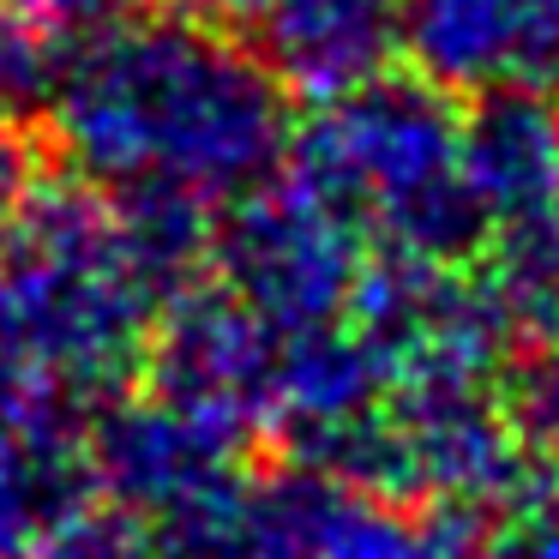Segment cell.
Returning <instances> with one entry per match:
<instances>
[{"instance_id": "7a4b0ae2", "label": "cell", "mask_w": 559, "mask_h": 559, "mask_svg": "<svg viewBox=\"0 0 559 559\" xmlns=\"http://www.w3.org/2000/svg\"><path fill=\"white\" fill-rule=\"evenodd\" d=\"M157 307L121 253L109 193L31 187L0 247V319L61 397H115L145 373Z\"/></svg>"}, {"instance_id": "4fadbf2b", "label": "cell", "mask_w": 559, "mask_h": 559, "mask_svg": "<svg viewBox=\"0 0 559 559\" xmlns=\"http://www.w3.org/2000/svg\"><path fill=\"white\" fill-rule=\"evenodd\" d=\"M499 403H506L530 457H559V349L530 343L499 367Z\"/></svg>"}, {"instance_id": "5b68a950", "label": "cell", "mask_w": 559, "mask_h": 559, "mask_svg": "<svg viewBox=\"0 0 559 559\" xmlns=\"http://www.w3.org/2000/svg\"><path fill=\"white\" fill-rule=\"evenodd\" d=\"M277 373L283 337L223 283H193L163 301L145 343L151 391L235 439H247L253 427H277Z\"/></svg>"}, {"instance_id": "8fae6325", "label": "cell", "mask_w": 559, "mask_h": 559, "mask_svg": "<svg viewBox=\"0 0 559 559\" xmlns=\"http://www.w3.org/2000/svg\"><path fill=\"white\" fill-rule=\"evenodd\" d=\"M91 493H97V469H91L85 433H73L67 415L7 427L0 433V559H37V547L73 511H85Z\"/></svg>"}, {"instance_id": "30bf717a", "label": "cell", "mask_w": 559, "mask_h": 559, "mask_svg": "<svg viewBox=\"0 0 559 559\" xmlns=\"http://www.w3.org/2000/svg\"><path fill=\"white\" fill-rule=\"evenodd\" d=\"M385 379H397V367L385 361L373 337L361 325H313L283 337V373H277V433H289V445L331 433V427L361 421L367 409L385 403Z\"/></svg>"}, {"instance_id": "9c48e42d", "label": "cell", "mask_w": 559, "mask_h": 559, "mask_svg": "<svg viewBox=\"0 0 559 559\" xmlns=\"http://www.w3.org/2000/svg\"><path fill=\"white\" fill-rule=\"evenodd\" d=\"M530 31V0H403V49L415 55L427 85L451 97L523 85Z\"/></svg>"}, {"instance_id": "6da1fadb", "label": "cell", "mask_w": 559, "mask_h": 559, "mask_svg": "<svg viewBox=\"0 0 559 559\" xmlns=\"http://www.w3.org/2000/svg\"><path fill=\"white\" fill-rule=\"evenodd\" d=\"M283 97L271 67L217 37L211 19L151 13L85 43L49 103L55 133L91 181H181L205 199H241L289 151Z\"/></svg>"}, {"instance_id": "ba28073f", "label": "cell", "mask_w": 559, "mask_h": 559, "mask_svg": "<svg viewBox=\"0 0 559 559\" xmlns=\"http://www.w3.org/2000/svg\"><path fill=\"white\" fill-rule=\"evenodd\" d=\"M457 163L493 223H535L559 193V97L535 85H493L469 97Z\"/></svg>"}, {"instance_id": "ac0fdd59", "label": "cell", "mask_w": 559, "mask_h": 559, "mask_svg": "<svg viewBox=\"0 0 559 559\" xmlns=\"http://www.w3.org/2000/svg\"><path fill=\"white\" fill-rule=\"evenodd\" d=\"M265 7H271V0H193L199 19H247V25H253Z\"/></svg>"}, {"instance_id": "52a82bcc", "label": "cell", "mask_w": 559, "mask_h": 559, "mask_svg": "<svg viewBox=\"0 0 559 559\" xmlns=\"http://www.w3.org/2000/svg\"><path fill=\"white\" fill-rule=\"evenodd\" d=\"M403 0H271L253 19V55L289 97H349L391 73Z\"/></svg>"}, {"instance_id": "2e32d148", "label": "cell", "mask_w": 559, "mask_h": 559, "mask_svg": "<svg viewBox=\"0 0 559 559\" xmlns=\"http://www.w3.org/2000/svg\"><path fill=\"white\" fill-rule=\"evenodd\" d=\"M55 415H67V397L55 391V379L31 361L19 331L0 319V433H7V427L55 421Z\"/></svg>"}, {"instance_id": "d6986e66", "label": "cell", "mask_w": 559, "mask_h": 559, "mask_svg": "<svg viewBox=\"0 0 559 559\" xmlns=\"http://www.w3.org/2000/svg\"><path fill=\"white\" fill-rule=\"evenodd\" d=\"M535 229H542V235H547V241H554V247H559V193H554V205H547V211H542V217H535Z\"/></svg>"}, {"instance_id": "e0dca14e", "label": "cell", "mask_w": 559, "mask_h": 559, "mask_svg": "<svg viewBox=\"0 0 559 559\" xmlns=\"http://www.w3.org/2000/svg\"><path fill=\"white\" fill-rule=\"evenodd\" d=\"M19 13L43 31V37H79L97 43L109 31H127L139 19H151L163 0H13Z\"/></svg>"}, {"instance_id": "ffe728a7", "label": "cell", "mask_w": 559, "mask_h": 559, "mask_svg": "<svg viewBox=\"0 0 559 559\" xmlns=\"http://www.w3.org/2000/svg\"><path fill=\"white\" fill-rule=\"evenodd\" d=\"M0 247H7V211H0Z\"/></svg>"}, {"instance_id": "7c38bea8", "label": "cell", "mask_w": 559, "mask_h": 559, "mask_svg": "<svg viewBox=\"0 0 559 559\" xmlns=\"http://www.w3.org/2000/svg\"><path fill=\"white\" fill-rule=\"evenodd\" d=\"M115 235H121L127 265L139 271L157 301H175L181 289H193V271L211 259V223L205 193L181 181H121L109 187Z\"/></svg>"}, {"instance_id": "5bb4252c", "label": "cell", "mask_w": 559, "mask_h": 559, "mask_svg": "<svg viewBox=\"0 0 559 559\" xmlns=\"http://www.w3.org/2000/svg\"><path fill=\"white\" fill-rule=\"evenodd\" d=\"M55 79H61V67L49 61V37L13 0H0V127L37 115V103L55 97Z\"/></svg>"}, {"instance_id": "9a60e30c", "label": "cell", "mask_w": 559, "mask_h": 559, "mask_svg": "<svg viewBox=\"0 0 559 559\" xmlns=\"http://www.w3.org/2000/svg\"><path fill=\"white\" fill-rule=\"evenodd\" d=\"M37 559H157V535L121 506H85L37 547Z\"/></svg>"}, {"instance_id": "277c9868", "label": "cell", "mask_w": 559, "mask_h": 559, "mask_svg": "<svg viewBox=\"0 0 559 559\" xmlns=\"http://www.w3.org/2000/svg\"><path fill=\"white\" fill-rule=\"evenodd\" d=\"M367 253L373 247L361 241V223L319 205L295 181L247 187L211 235V265L223 289L241 307H253L277 337L349 313Z\"/></svg>"}, {"instance_id": "3957f363", "label": "cell", "mask_w": 559, "mask_h": 559, "mask_svg": "<svg viewBox=\"0 0 559 559\" xmlns=\"http://www.w3.org/2000/svg\"><path fill=\"white\" fill-rule=\"evenodd\" d=\"M457 145L463 115L451 109V91L385 73L349 97L319 103V115L289 145V181L373 229L415 187L457 169Z\"/></svg>"}, {"instance_id": "8992f818", "label": "cell", "mask_w": 559, "mask_h": 559, "mask_svg": "<svg viewBox=\"0 0 559 559\" xmlns=\"http://www.w3.org/2000/svg\"><path fill=\"white\" fill-rule=\"evenodd\" d=\"M235 445H241L235 433L163 403L157 391L109 403L85 433L97 487L121 511L151 518V523L175 518V511L241 481L235 475Z\"/></svg>"}]
</instances>
